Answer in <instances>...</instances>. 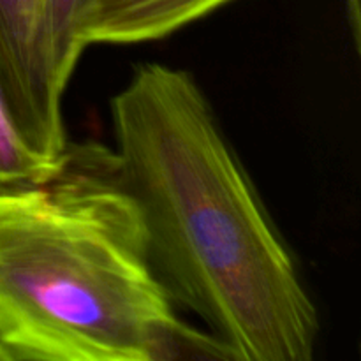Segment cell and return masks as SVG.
<instances>
[{"label":"cell","mask_w":361,"mask_h":361,"mask_svg":"<svg viewBox=\"0 0 361 361\" xmlns=\"http://www.w3.org/2000/svg\"><path fill=\"white\" fill-rule=\"evenodd\" d=\"M111 123L118 176L173 305L233 360H312L316 303L192 74L140 63L111 99Z\"/></svg>","instance_id":"cell-1"},{"label":"cell","mask_w":361,"mask_h":361,"mask_svg":"<svg viewBox=\"0 0 361 361\" xmlns=\"http://www.w3.org/2000/svg\"><path fill=\"white\" fill-rule=\"evenodd\" d=\"M0 344L9 361L233 360L176 317L111 148L69 143L0 196Z\"/></svg>","instance_id":"cell-2"},{"label":"cell","mask_w":361,"mask_h":361,"mask_svg":"<svg viewBox=\"0 0 361 361\" xmlns=\"http://www.w3.org/2000/svg\"><path fill=\"white\" fill-rule=\"evenodd\" d=\"M0 90L25 141L42 157H62L63 94L42 53L39 0H0Z\"/></svg>","instance_id":"cell-3"},{"label":"cell","mask_w":361,"mask_h":361,"mask_svg":"<svg viewBox=\"0 0 361 361\" xmlns=\"http://www.w3.org/2000/svg\"><path fill=\"white\" fill-rule=\"evenodd\" d=\"M231 0H87L81 37L90 44H140L214 13Z\"/></svg>","instance_id":"cell-4"},{"label":"cell","mask_w":361,"mask_h":361,"mask_svg":"<svg viewBox=\"0 0 361 361\" xmlns=\"http://www.w3.org/2000/svg\"><path fill=\"white\" fill-rule=\"evenodd\" d=\"M85 4L87 0H39L42 53L53 83L62 94L87 48L81 37Z\"/></svg>","instance_id":"cell-5"},{"label":"cell","mask_w":361,"mask_h":361,"mask_svg":"<svg viewBox=\"0 0 361 361\" xmlns=\"http://www.w3.org/2000/svg\"><path fill=\"white\" fill-rule=\"evenodd\" d=\"M62 157L59 161L42 157L25 141L0 90V196L28 189L46 180Z\"/></svg>","instance_id":"cell-6"},{"label":"cell","mask_w":361,"mask_h":361,"mask_svg":"<svg viewBox=\"0 0 361 361\" xmlns=\"http://www.w3.org/2000/svg\"><path fill=\"white\" fill-rule=\"evenodd\" d=\"M345 14L356 49L361 46V0H345Z\"/></svg>","instance_id":"cell-7"},{"label":"cell","mask_w":361,"mask_h":361,"mask_svg":"<svg viewBox=\"0 0 361 361\" xmlns=\"http://www.w3.org/2000/svg\"><path fill=\"white\" fill-rule=\"evenodd\" d=\"M0 361H9V356H7L6 349L2 348V344H0Z\"/></svg>","instance_id":"cell-8"}]
</instances>
